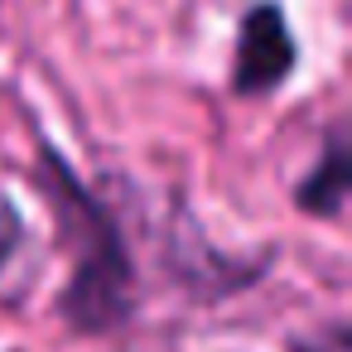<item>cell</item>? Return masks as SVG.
<instances>
[{
    "instance_id": "1",
    "label": "cell",
    "mask_w": 352,
    "mask_h": 352,
    "mask_svg": "<svg viewBox=\"0 0 352 352\" xmlns=\"http://www.w3.org/2000/svg\"><path fill=\"white\" fill-rule=\"evenodd\" d=\"M34 179L49 198L58 251L68 256V280L58 289V318L78 338H111L140 309V270L126 246L121 217L107 198H97L82 174L63 160V150L34 131Z\"/></svg>"
},
{
    "instance_id": "2",
    "label": "cell",
    "mask_w": 352,
    "mask_h": 352,
    "mask_svg": "<svg viewBox=\"0 0 352 352\" xmlns=\"http://www.w3.org/2000/svg\"><path fill=\"white\" fill-rule=\"evenodd\" d=\"M164 270L169 280L198 299V304H217V299H232L241 289H251L261 275H265V256L261 261H241L232 251H222L203 222L188 217L184 203L169 208V222H164Z\"/></svg>"
},
{
    "instance_id": "3",
    "label": "cell",
    "mask_w": 352,
    "mask_h": 352,
    "mask_svg": "<svg viewBox=\"0 0 352 352\" xmlns=\"http://www.w3.org/2000/svg\"><path fill=\"white\" fill-rule=\"evenodd\" d=\"M299 68V39L289 30V15L280 0H256V6L241 15L236 30V54H232V97H270L280 92Z\"/></svg>"
},
{
    "instance_id": "4",
    "label": "cell",
    "mask_w": 352,
    "mask_h": 352,
    "mask_svg": "<svg viewBox=\"0 0 352 352\" xmlns=\"http://www.w3.org/2000/svg\"><path fill=\"white\" fill-rule=\"evenodd\" d=\"M352 193V140H347V121H328L323 140H318V160L314 169L294 184V208L314 222H338Z\"/></svg>"
},
{
    "instance_id": "5",
    "label": "cell",
    "mask_w": 352,
    "mask_h": 352,
    "mask_svg": "<svg viewBox=\"0 0 352 352\" xmlns=\"http://www.w3.org/2000/svg\"><path fill=\"white\" fill-rule=\"evenodd\" d=\"M285 347H289V352H352V328H347V318L338 314V318H328V323H314L309 333H289Z\"/></svg>"
},
{
    "instance_id": "6",
    "label": "cell",
    "mask_w": 352,
    "mask_h": 352,
    "mask_svg": "<svg viewBox=\"0 0 352 352\" xmlns=\"http://www.w3.org/2000/svg\"><path fill=\"white\" fill-rule=\"evenodd\" d=\"M25 236H30V227H25V212H20V203H15L6 188H0V280H6L10 261L20 256Z\"/></svg>"
}]
</instances>
